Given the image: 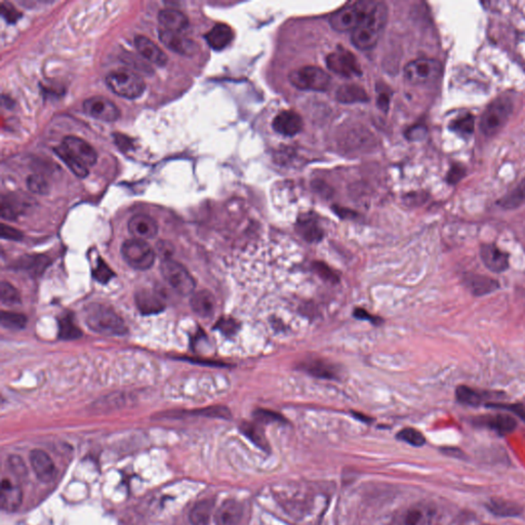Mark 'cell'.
Segmentation results:
<instances>
[{"mask_svg": "<svg viewBox=\"0 0 525 525\" xmlns=\"http://www.w3.org/2000/svg\"><path fill=\"white\" fill-rule=\"evenodd\" d=\"M50 261L43 255H31L23 258L18 262V267L22 270L28 272L31 275H39L48 268Z\"/></svg>", "mask_w": 525, "mask_h": 525, "instance_id": "e575fe53", "label": "cell"}, {"mask_svg": "<svg viewBox=\"0 0 525 525\" xmlns=\"http://www.w3.org/2000/svg\"><path fill=\"white\" fill-rule=\"evenodd\" d=\"M30 463L36 477L41 482L48 483L55 477L57 470L50 455L41 450H32L30 454Z\"/></svg>", "mask_w": 525, "mask_h": 525, "instance_id": "2e32d148", "label": "cell"}, {"mask_svg": "<svg viewBox=\"0 0 525 525\" xmlns=\"http://www.w3.org/2000/svg\"><path fill=\"white\" fill-rule=\"evenodd\" d=\"M55 152L57 153L58 157L61 158L62 161L71 169V171L74 175L79 176V178H85V176L88 175V167L79 164L78 160H75L73 157H70V155L65 151L64 148L62 147V145L59 146V147L55 148Z\"/></svg>", "mask_w": 525, "mask_h": 525, "instance_id": "8d00e7d4", "label": "cell"}, {"mask_svg": "<svg viewBox=\"0 0 525 525\" xmlns=\"http://www.w3.org/2000/svg\"><path fill=\"white\" fill-rule=\"evenodd\" d=\"M92 274H94V277L101 283L109 282L114 277L113 271L102 260L97 261L96 268L92 271Z\"/></svg>", "mask_w": 525, "mask_h": 525, "instance_id": "7dc6e473", "label": "cell"}, {"mask_svg": "<svg viewBox=\"0 0 525 525\" xmlns=\"http://www.w3.org/2000/svg\"><path fill=\"white\" fill-rule=\"evenodd\" d=\"M136 304L143 315H154L166 309L164 297L153 290H139L136 295Z\"/></svg>", "mask_w": 525, "mask_h": 525, "instance_id": "e0dca14e", "label": "cell"}, {"mask_svg": "<svg viewBox=\"0 0 525 525\" xmlns=\"http://www.w3.org/2000/svg\"><path fill=\"white\" fill-rule=\"evenodd\" d=\"M327 65L329 70L339 75L345 76V78L360 76L362 73L356 57L343 48H338L336 52L327 55Z\"/></svg>", "mask_w": 525, "mask_h": 525, "instance_id": "30bf717a", "label": "cell"}, {"mask_svg": "<svg viewBox=\"0 0 525 525\" xmlns=\"http://www.w3.org/2000/svg\"><path fill=\"white\" fill-rule=\"evenodd\" d=\"M241 432L255 443L257 447L262 448V450H266L268 448V442L267 439L265 438L264 432L260 428L259 425L254 424V423H243L241 425Z\"/></svg>", "mask_w": 525, "mask_h": 525, "instance_id": "d590c367", "label": "cell"}, {"mask_svg": "<svg viewBox=\"0 0 525 525\" xmlns=\"http://www.w3.org/2000/svg\"><path fill=\"white\" fill-rule=\"evenodd\" d=\"M1 236L2 238L9 239V240L17 241L22 239V233L18 230L6 226V225H2Z\"/></svg>", "mask_w": 525, "mask_h": 525, "instance_id": "f5cc1de1", "label": "cell"}, {"mask_svg": "<svg viewBox=\"0 0 525 525\" xmlns=\"http://www.w3.org/2000/svg\"><path fill=\"white\" fill-rule=\"evenodd\" d=\"M134 46H136L137 51L140 53L142 57L145 58L148 61L159 67L166 66L167 63L166 53L162 52L159 46H157L148 37L137 36L134 38Z\"/></svg>", "mask_w": 525, "mask_h": 525, "instance_id": "cb8c5ba5", "label": "cell"}, {"mask_svg": "<svg viewBox=\"0 0 525 525\" xmlns=\"http://www.w3.org/2000/svg\"><path fill=\"white\" fill-rule=\"evenodd\" d=\"M465 175H466V169L463 166H459V164L452 166L450 167L447 176L448 184H457V182H460L464 178Z\"/></svg>", "mask_w": 525, "mask_h": 525, "instance_id": "f907efd6", "label": "cell"}, {"mask_svg": "<svg viewBox=\"0 0 525 525\" xmlns=\"http://www.w3.org/2000/svg\"><path fill=\"white\" fill-rule=\"evenodd\" d=\"M123 260L136 270H147L155 261L154 250L145 240L131 239L122 245Z\"/></svg>", "mask_w": 525, "mask_h": 525, "instance_id": "ba28073f", "label": "cell"}, {"mask_svg": "<svg viewBox=\"0 0 525 525\" xmlns=\"http://www.w3.org/2000/svg\"><path fill=\"white\" fill-rule=\"evenodd\" d=\"M160 270L162 277L171 289L183 296L192 294L195 289V281L191 274L180 262L171 259L164 260Z\"/></svg>", "mask_w": 525, "mask_h": 525, "instance_id": "9c48e42d", "label": "cell"}, {"mask_svg": "<svg viewBox=\"0 0 525 525\" xmlns=\"http://www.w3.org/2000/svg\"><path fill=\"white\" fill-rule=\"evenodd\" d=\"M85 322L88 329L105 336H122L127 334V327L120 315L102 304H90L85 308Z\"/></svg>", "mask_w": 525, "mask_h": 525, "instance_id": "7a4b0ae2", "label": "cell"}, {"mask_svg": "<svg viewBox=\"0 0 525 525\" xmlns=\"http://www.w3.org/2000/svg\"><path fill=\"white\" fill-rule=\"evenodd\" d=\"M450 127L452 132H457L461 136H469L473 134L475 129V118L471 114H466L452 120Z\"/></svg>", "mask_w": 525, "mask_h": 525, "instance_id": "f35d334b", "label": "cell"}, {"mask_svg": "<svg viewBox=\"0 0 525 525\" xmlns=\"http://www.w3.org/2000/svg\"><path fill=\"white\" fill-rule=\"evenodd\" d=\"M390 103V97L388 96L387 94H385V92H381L380 95H378V105L380 107L381 109H383V110H387L388 107H389Z\"/></svg>", "mask_w": 525, "mask_h": 525, "instance_id": "9f6ffc18", "label": "cell"}, {"mask_svg": "<svg viewBox=\"0 0 525 525\" xmlns=\"http://www.w3.org/2000/svg\"><path fill=\"white\" fill-rule=\"evenodd\" d=\"M0 298L2 304L14 306L20 304L21 296L17 290L8 282H2L0 285Z\"/></svg>", "mask_w": 525, "mask_h": 525, "instance_id": "b9f144b4", "label": "cell"}, {"mask_svg": "<svg viewBox=\"0 0 525 525\" xmlns=\"http://www.w3.org/2000/svg\"><path fill=\"white\" fill-rule=\"evenodd\" d=\"M216 329H219L221 333L226 334L228 336H233L238 331L239 324H237L236 320L232 319V318H222L219 322H217Z\"/></svg>", "mask_w": 525, "mask_h": 525, "instance_id": "681fc988", "label": "cell"}, {"mask_svg": "<svg viewBox=\"0 0 525 525\" xmlns=\"http://www.w3.org/2000/svg\"><path fill=\"white\" fill-rule=\"evenodd\" d=\"M502 393H494V392L479 391V390L472 389L468 386L461 385L455 390V397L460 403L469 406H479L482 404H487V401H492L494 398H499Z\"/></svg>", "mask_w": 525, "mask_h": 525, "instance_id": "44dd1931", "label": "cell"}, {"mask_svg": "<svg viewBox=\"0 0 525 525\" xmlns=\"http://www.w3.org/2000/svg\"><path fill=\"white\" fill-rule=\"evenodd\" d=\"M0 322H1L2 327L6 329L18 331V329H24L27 319L24 315L18 314V313L2 312Z\"/></svg>", "mask_w": 525, "mask_h": 525, "instance_id": "ab89813d", "label": "cell"}, {"mask_svg": "<svg viewBox=\"0 0 525 525\" xmlns=\"http://www.w3.org/2000/svg\"><path fill=\"white\" fill-rule=\"evenodd\" d=\"M442 74V65L438 60L420 58L408 63L404 76L413 85H427L438 80Z\"/></svg>", "mask_w": 525, "mask_h": 525, "instance_id": "52a82bcc", "label": "cell"}, {"mask_svg": "<svg viewBox=\"0 0 525 525\" xmlns=\"http://www.w3.org/2000/svg\"><path fill=\"white\" fill-rule=\"evenodd\" d=\"M513 111V103L507 97L494 100L485 109L480 120V131L487 137H492L505 127Z\"/></svg>", "mask_w": 525, "mask_h": 525, "instance_id": "277c9868", "label": "cell"}, {"mask_svg": "<svg viewBox=\"0 0 525 525\" xmlns=\"http://www.w3.org/2000/svg\"><path fill=\"white\" fill-rule=\"evenodd\" d=\"M487 509L498 516H517L522 512V508L518 504L505 499H490Z\"/></svg>", "mask_w": 525, "mask_h": 525, "instance_id": "d6a6232c", "label": "cell"}, {"mask_svg": "<svg viewBox=\"0 0 525 525\" xmlns=\"http://www.w3.org/2000/svg\"><path fill=\"white\" fill-rule=\"evenodd\" d=\"M353 315H354V317L357 318V319L366 320V322H371L375 324H380L381 322L380 318L376 317V316L369 314L368 311L364 310V309H361V308L355 309V311H354V313H353Z\"/></svg>", "mask_w": 525, "mask_h": 525, "instance_id": "db71d44e", "label": "cell"}, {"mask_svg": "<svg viewBox=\"0 0 525 525\" xmlns=\"http://www.w3.org/2000/svg\"><path fill=\"white\" fill-rule=\"evenodd\" d=\"M234 38L233 30L226 24H217L206 33V41L213 50L221 51L227 48Z\"/></svg>", "mask_w": 525, "mask_h": 525, "instance_id": "f1b7e54d", "label": "cell"}, {"mask_svg": "<svg viewBox=\"0 0 525 525\" xmlns=\"http://www.w3.org/2000/svg\"><path fill=\"white\" fill-rule=\"evenodd\" d=\"M62 147L70 157L88 169L97 162L96 150L83 139L74 136L66 137L63 141Z\"/></svg>", "mask_w": 525, "mask_h": 525, "instance_id": "7c38bea8", "label": "cell"}, {"mask_svg": "<svg viewBox=\"0 0 525 525\" xmlns=\"http://www.w3.org/2000/svg\"><path fill=\"white\" fill-rule=\"evenodd\" d=\"M106 83L114 94L131 100L141 97L146 88L143 78L129 69L110 72L106 78Z\"/></svg>", "mask_w": 525, "mask_h": 525, "instance_id": "5b68a950", "label": "cell"}, {"mask_svg": "<svg viewBox=\"0 0 525 525\" xmlns=\"http://www.w3.org/2000/svg\"><path fill=\"white\" fill-rule=\"evenodd\" d=\"M274 131L285 137H294L303 129V120L295 111H282L274 118Z\"/></svg>", "mask_w": 525, "mask_h": 525, "instance_id": "d6986e66", "label": "cell"}, {"mask_svg": "<svg viewBox=\"0 0 525 525\" xmlns=\"http://www.w3.org/2000/svg\"><path fill=\"white\" fill-rule=\"evenodd\" d=\"M254 417L258 422L264 423V424L282 423L285 420V418L280 413L272 412L270 410H264V408H258V410H255Z\"/></svg>", "mask_w": 525, "mask_h": 525, "instance_id": "f6af8a7d", "label": "cell"}, {"mask_svg": "<svg viewBox=\"0 0 525 525\" xmlns=\"http://www.w3.org/2000/svg\"><path fill=\"white\" fill-rule=\"evenodd\" d=\"M480 258L485 267L494 273H503L510 266V255L494 245H483L480 248Z\"/></svg>", "mask_w": 525, "mask_h": 525, "instance_id": "9a60e30c", "label": "cell"}, {"mask_svg": "<svg viewBox=\"0 0 525 525\" xmlns=\"http://www.w3.org/2000/svg\"><path fill=\"white\" fill-rule=\"evenodd\" d=\"M298 368L299 371L314 378L324 380H336L340 378L341 371L338 366L325 359H306L299 362Z\"/></svg>", "mask_w": 525, "mask_h": 525, "instance_id": "4fadbf2b", "label": "cell"}, {"mask_svg": "<svg viewBox=\"0 0 525 525\" xmlns=\"http://www.w3.org/2000/svg\"><path fill=\"white\" fill-rule=\"evenodd\" d=\"M312 269L322 280L327 281V282L336 283L340 280V277H339L336 271L324 262H313Z\"/></svg>", "mask_w": 525, "mask_h": 525, "instance_id": "7bdbcfd3", "label": "cell"}, {"mask_svg": "<svg viewBox=\"0 0 525 525\" xmlns=\"http://www.w3.org/2000/svg\"><path fill=\"white\" fill-rule=\"evenodd\" d=\"M6 463H8L9 471H11L16 477H26L28 473L27 467L26 465H25L24 461H23L22 457H18V455H11V457H9L8 461H6Z\"/></svg>", "mask_w": 525, "mask_h": 525, "instance_id": "ee69618b", "label": "cell"}, {"mask_svg": "<svg viewBox=\"0 0 525 525\" xmlns=\"http://www.w3.org/2000/svg\"><path fill=\"white\" fill-rule=\"evenodd\" d=\"M191 307L192 310L201 317H211L216 310V299L208 290H201L192 295Z\"/></svg>", "mask_w": 525, "mask_h": 525, "instance_id": "f546056e", "label": "cell"}, {"mask_svg": "<svg viewBox=\"0 0 525 525\" xmlns=\"http://www.w3.org/2000/svg\"><path fill=\"white\" fill-rule=\"evenodd\" d=\"M373 1H359L347 4L329 17V24L338 32L354 31L368 18L375 6Z\"/></svg>", "mask_w": 525, "mask_h": 525, "instance_id": "3957f363", "label": "cell"}, {"mask_svg": "<svg viewBox=\"0 0 525 525\" xmlns=\"http://www.w3.org/2000/svg\"><path fill=\"white\" fill-rule=\"evenodd\" d=\"M297 231L299 235L303 237L308 243H318L324 236V229L320 226L315 216L311 213H306L299 217L298 222H297Z\"/></svg>", "mask_w": 525, "mask_h": 525, "instance_id": "484cf974", "label": "cell"}, {"mask_svg": "<svg viewBox=\"0 0 525 525\" xmlns=\"http://www.w3.org/2000/svg\"><path fill=\"white\" fill-rule=\"evenodd\" d=\"M23 502L21 487L9 479H4L0 489V505L6 512H15Z\"/></svg>", "mask_w": 525, "mask_h": 525, "instance_id": "603a6c76", "label": "cell"}, {"mask_svg": "<svg viewBox=\"0 0 525 525\" xmlns=\"http://www.w3.org/2000/svg\"><path fill=\"white\" fill-rule=\"evenodd\" d=\"M463 283L467 290L475 297L487 296L499 289L498 280L482 274H466Z\"/></svg>", "mask_w": 525, "mask_h": 525, "instance_id": "ac0fdd59", "label": "cell"}, {"mask_svg": "<svg viewBox=\"0 0 525 525\" xmlns=\"http://www.w3.org/2000/svg\"><path fill=\"white\" fill-rule=\"evenodd\" d=\"M525 203V178L512 190L506 194L501 201L499 206L505 210H514Z\"/></svg>", "mask_w": 525, "mask_h": 525, "instance_id": "836d02e7", "label": "cell"}, {"mask_svg": "<svg viewBox=\"0 0 525 525\" xmlns=\"http://www.w3.org/2000/svg\"><path fill=\"white\" fill-rule=\"evenodd\" d=\"M158 21H159L162 29L167 30V31L182 33V31H184L189 26V21H188L187 17L178 9H164L158 15Z\"/></svg>", "mask_w": 525, "mask_h": 525, "instance_id": "83f0119b", "label": "cell"}, {"mask_svg": "<svg viewBox=\"0 0 525 525\" xmlns=\"http://www.w3.org/2000/svg\"><path fill=\"white\" fill-rule=\"evenodd\" d=\"M397 438L399 440L404 441V442L408 443V445H413V447H422L426 443V438L420 433V431L413 428H405L401 430L398 434H397Z\"/></svg>", "mask_w": 525, "mask_h": 525, "instance_id": "60d3db41", "label": "cell"}, {"mask_svg": "<svg viewBox=\"0 0 525 525\" xmlns=\"http://www.w3.org/2000/svg\"><path fill=\"white\" fill-rule=\"evenodd\" d=\"M2 16L6 18L9 23L16 22L18 20V11L11 4H2Z\"/></svg>", "mask_w": 525, "mask_h": 525, "instance_id": "11a10c76", "label": "cell"}, {"mask_svg": "<svg viewBox=\"0 0 525 525\" xmlns=\"http://www.w3.org/2000/svg\"><path fill=\"white\" fill-rule=\"evenodd\" d=\"M290 81L295 88L301 90L327 92L331 87L332 78L319 67L305 66L290 72Z\"/></svg>", "mask_w": 525, "mask_h": 525, "instance_id": "8992f818", "label": "cell"}, {"mask_svg": "<svg viewBox=\"0 0 525 525\" xmlns=\"http://www.w3.org/2000/svg\"><path fill=\"white\" fill-rule=\"evenodd\" d=\"M336 97L343 104L364 103L369 100L366 90L356 85H343L336 90Z\"/></svg>", "mask_w": 525, "mask_h": 525, "instance_id": "4dcf8cb0", "label": "cell"}, {"mask_svg": "<svg viewBox=\"0 0 525 525\" xmlns=\"http://www.w3.org/2000/svg\"><path fill=\"white\" fill-rule=\"evenodd\" d=\"M426 127H423V125H415V127H413L412 129H410L406 132V136H408V138L412 141L422 140V139H424L425 137H426Z\"/></svg>", "mask_w": 525, "mask_h": 525, "instance_id": "816d5d0a", "label": "cell"}, {"mask_svg": "<svg viewBox=\"0 0 525 525\" xmlns=\"http://www.w3.org/2000/svg\"><path fill=\"white\" fill-rule=\"evenodd\" d=\"M83 110L90 117L104 122H114L120 118L118 107L104 97H88L83 102Z\"/></svg>", "mask_w": 525, "mask_h": 525, "instance_id": "8fae6325", "label": "cell"}, {"mask_svg": "<svg viewBox=\"0 0 525 525\" xmlns=\"http://www.w3.org/2000/svg\"><path fill=\"white\" fill-rule=\"evenodd\" d=\"M159 39L161 43L174 52L183 55H193L197 52V46L192 39L183 36L180 32L159 30Z\"/></svg>", "mask_w": 525, "mask_h": 525, "instance_id": "5bb4252c", "label": "cell"}, {"mask_svg": "<svg viewBox=\"0 0 525 525\" xmlns=\"http://www.w3.org/2000/svg\"><path fill=\"white\" fill-rule=\"evenodd\" d=\"M243 508L234 499L225 501L215 514L216 525H238L243 519Z\"/></svg>", "mask_w": 525, "mask_h": 525, "instance_id": "d4e9b609", "label": "cell"}, {"mask_svg": "<svg viewBox=\"0 0 525 525\" xmlns=\"http://www.w3.org/2000/svg\"><path fill=\"white\" fill-rule=\"evenodd\" d=\"M475 424L487 427V428L496 431L497 433L501 434V435L511 433L517 427V422L514 418L509 415H503V413L477 418V419H475Z\"/></svg>", "mask_w": 525, "mask_h": 525, "instance_id": "7402d4cb", "label": "cell"}, {"mask_svg": "<svg viewBox=\"0 0 525 525\" xmlns=\"http://www.w3.org/2000/svg\"><path fill=\"white\" fill-rule=\"evenodd\" d=\"M388 20V8L384 2H376L368 18L351 34V41L355 48L368 51L376 46L382 36Z\"/></svg>", "mask_w": 525, "mask_h": 525, "instance_id": "6da1fadb", "label": "cell"}, {"mask_svg": "<svg viewBox=\"0 0 525 525\" xmlns=\"http://www.w3.org/2000/svg\"><path fill=\"white\" fill-rule=\"evenodd\" d=\"M59 336L63 340H76V339L80 338V329L73 322L71 316H64L60 319Z\"/></svg>", "mask_w": 525, "mask_h": 525, "instance_id": "74e56055", "label": "cell"}, {"mask_svg": "<svg viewBox=\"0 0 525 525\" xmlns=\"http://www.w3.org/2000/svg\"><path fill=\"white\" fill-rule=\"evenodd\" d=\"M215 502L211 499H203L198 502L192 508L189 514L190 524L192 525H208L213 515Z\"/></svg>", "mask_w": 525, "mask_h": 525, "instance_id": "1f68e13d", "label": "cell"}, {"mask_svg": "<svg viewBox=\"0 0 525 525\" xmlns=\"http://www.w3.org/2000/svg\"><path fill=\"white\" fill-rule=\"evenodd\" d=\"M27 186L30 191L36 194H46L48 191V182L41 176H30L27 180Z\"/></svg>", "mask_w": 525, "mask_h": 525, "instance_id": "c3c4849f", "label": "cell"}, {"mask_svg": "<svg viewBox=\"0 0 525 525\" xmlns=\"http://www.w3.org/2000/svg\"><path fill=\"white\" fill-rule=\"evenodd\" d=\"M432 517L433 513L428 506L418 504L406 509L396 525H431Z\"/></svg>", "mask_w": 525, "mask_h": 525, "instance_id": "4316f807", "label": "cell"}, {"mask_svg": "<svg viewBox=\"0 0 525 525\" xmlns=\"http://www.w3.org/2000/svg\"><path fill=\"white\" fill-rule=\"evenodd\" d=\"M487 408H498V410H508L516 415L519 419L525 422V404L524 403H487L485 404Z\"/></svg>", "mask_w": 525, "mask_h": 525, "instance_id": "bcb514c9", "label": "cell"}, {"mask_svg": "<svg viewBox=\"0 0 525 525\" xmlns=\"http://www.w3.org/2000/svg\"><path fill=\"white\" fill-rule=\"evenodd\" d=\"M129 230L134 238L146 241L157 235L158 226L157 221L150 216L139 213L129 220Z\"/></svg>", "mask_w": 525, "mask_h": 525, "instance_id": "ffe728a7", "label": "cell"}]
</instances>
